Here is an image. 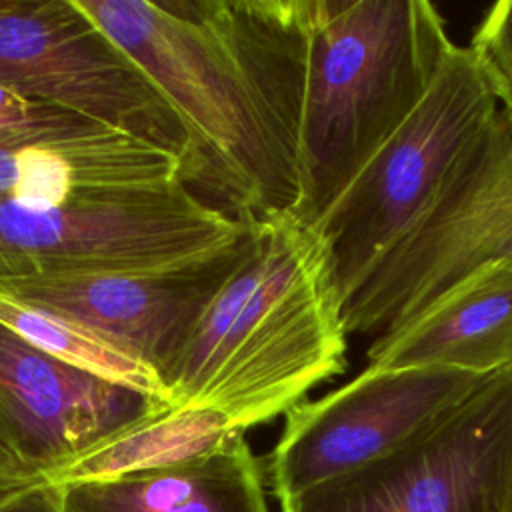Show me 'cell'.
<instances>
[{"label": "cell", "mask_w": 512, "mask_h": 512, "mask_svg": "<svg viewBox=\"0 0 512 512\" xmlns=\"http://www.w3.org/2000/svg\"><path fill=\"white\" fill-rule=\"evenodd\" d=\"M190 140L186 186L232 218L292 214L306 0H76Z\"/></svg>", "instance_id": "6da1fadb"}, {"label": "cell", "mask_w": 512, "mask_h": 512, "mask_svg": "<svg viewBox=\"0 0 512 512\" xmlns=\"http://www.w3.org/2000/svg\"><path fill=\"white\" fill-rule=\"evenodd\" d=\"M244 226L230 272L162 376L170 408H212L240 432L342 374L348 348L318 232L292 214Z\"/></svg>", "instance_id": "7a4b0ae2"}, {"label": "cell", "mask_w": 512, "mask_h": 512, "mask_svg": "<svg viewBox=\"0 0 512 512\" xmlns=\"http://www.w3.org/2000/svg\"><path fill=\"white\" fill-rule=\"evenodd\" d=\"M450 44L428 0H306L298 222L312 226L418 106Z\"/></svg>", "instance_id": "3957f363"}, {"label": "cell", "mask_w": 512, "mask_h": 512, "mask_svg": "<svg viewBox=\"0 0 512 512\" xmlns=\"http://www.w3.org/2000/svg\"><path fill=\"white\" fill-rule=\"evenodd\" d=\"M244 230L182 182L54 206L0 200V280L186 268L234 250Z\"/></svg>", "instance_id": "277c9868"}, {"label": "cell", "mask_w": 512, "mask_h": 512, "mask_svg": "<svg viewBox=\"0 0 512 512\" xmlns=\"http://www.w3.org/2000/svg\"><path fill=\"white\" fill-rule=\"evenodd\" d=\"M494 260L512 262V120L500 110L344 294L346 332L376 338Z\"/></svg>", "instance_id": "5b68a950"}, {"label": "cell", "mask_w": 512, "mask_h": 512, "mask_svg": "<svg viewBox=\"0 0 512 512\" xmlns=\"http://www.w3.org/2000/svg\"><path fill=\"white\" fill-rule=\"evenodd\" d=\"M496 112V98L470 52L452 42L418 106L312 224L328 248L342 298Z\"/></svg>", "instance_id": "8992f818"}, {"label": "cell", "mask_w": 512, "mask_h": 512, "mask_svg": "<svg viewBox=\"0 0 512 512\" xmlns=\"http://www.w3.org/2000/svg\"><path fill=\"white\" fill-rule=\"evenodd\" d=\"M512 364L400 448L280 502V512H506Z\"/></svg>", "instance_id": "52a82bcc"}, {"label": "cell", "mask_w": 512, "mask_h": 512, "mask_svg": "<svg viewBox=\"0 0 512 512\" xmlns=\"http://www.w3.org/2000/svg\"><path fill=\"white\" fill-rule=\"evenodd\" d=\"M0 86L174 152L186 184V130L76 0H0Z\"/></svg>", "instance_id": "ba28073f"}, {"label": "cell", "mask_w": 512, "mask_h": 512, "mask_svg": "<svg viewBox=\"0 0 512 512\" xmlns=\"http://www.w3.org/2000/svg\"><path fill=\"white\" fill-rule=\"evenodd\" d=\"M488 376L368 364L328 394L300 400L284 414L268 456L274 498L284 502L400 448L460 406Z\"/></svg>", "instance_id": "9c48e42d"}, {"label": "cell", "mask_w": 512, "mask_h": 512, "mask_svg": "<svg viewBox=\"0 0 512 512\" xmlns=\"http://www.w3.org/2000/svg\"><path fill=\"white\" fill-rule=\"evenodd\" d=\"M168 408L62 364L0 324V452L26 474L44 478Z\"/></svg>", "instance_id": "30bf717a"}, {"label": "cell", "mask_w": 512, "mask_h": 512, "mask_svg": "<svg viewBox=\"0 0 512 512\" xmlns=\"http://www.w3.org/2000/svg\"><path fill=\"white\" fill-rule=\"evenodd\" d=\"M238 246L210 262L174 270L10 278L0 280V292L104 334L162 378L230 272Z\"/></svg>", "instance_id": "8fae6325"}, {"label": "cell", "mask_w": 512, "mask_h": 512, "mask_svg": "<svg viewBox=\"0 0 512 512\" xmlns=\"http://www.w3.org/2000/svg\"><path fill=\"white\" fill-rule=\"evenodd\" d=\"M178 182L184 184V164L174 152L100 122L0 142V200L24 206H54Z\"/></svg>", "instance_id": "7c38bea8"}, {"label": "cell", "mask_w": 512, "mask_h": 512, "mask_svg": "<svg viewBox=\"0 0 512 512\" xmlns=\"http://www.w3.org/2000/svg\"><path fill=\"white\" fill-rule=\"evenodd\" d=\"M370 366L494 374L512 364V262H486L400 326L378 334Z\"/></svg>", "instance_id": "4fadbf2b"}, {"label": "cell", "mask_w": 512, "mask_h": 512, "mask_svg": "<svg viewBox=\"0 0 512 512\" xmlns=\"http://www.w3.org/2000/svg\"><path fill=\"white\" fill-rule=\"evenodd\" d=\"M62 496L64 512H270L244 432L172 466L64 484Z\"/></svg>", "instance_id": "5bb4252c"}, {"label": "cell", "mask_w": 512, "mask_h": 512, "mask_svg": "<svg viewBox=\"0 0 512 512\" xmlns=\"http://www.w3.org/2000/svg\"><path fill=\"white\" fill-rule=\"evenodd\" d=\"M236 432L212 408H168L128 424L44 480L64 486L164 468L206 454Z\"/></svg>", "instance_id": "9a60e30c"}, {"label": "cell", "mask_w": 512, "mask_h": 512, "mask_svg": "<svg viewBox=\"0 0 512 512\" xmlns=\"http://www.w3.org/2000/svg\"><path fill=\"white\" fill-rule=\"evenodd\" d=\"M0 324L62 364L170 406L166 386L148 362L84 324L2 292Z\"/></svg>", "instance_id": "2e32d148"}, {"label": "cell", "mask_w": 512, "mask_h": 512, "mask_svg": "<svg viewBox=\"0 0 512 512\" xmlns=\"http://www.w3.org/2000/svg\"><path fill=\"white\" fill-rule=\"evenodd\" d=\"M466 50L498 110L512 120V0H500L484 12Z\"/></svg>", "instance_id": "e0dca14e"}, {"label": "cell", "mask_w": 512, "mask_h": 512, "mask_svg": "<svg viewBox=\"0 0 512 512\" xmlns=\"http://www.w3.org/2000/svg\"><path fill=\"white\" fill-rule=\"evenodd\" d=\"M0 512H64L62 486L44 478L0 492Z\"/></svg>", "instance_id": "ac0fdd59"}, {"label": "cell", "mask_w": 512, "mask_h": 512, "mask_svg": "<svg viewBox=\"0 0 512 512\" xmlns=\"http://www.w3.org/2000/svg\"><path fill=\"white\" fill-rule=\"evenodd\" d=\"M34 480H40V478H34L30 474H26L16 462H12L6 454L0 452V492L22 486V484H28V482H34Z\"/></svg>", "instance_id": "d6986e66"}, {"label": "cell", "mask_w": 512, "mask_h": 512, "mask_svg": "<svg viewBox=\"0 0 512 512\" xmlns=\"http://www.w3.org/2000/svg\"><path fill=\"white\" fill-rule=\"evenodd\" d=\"M506 512H512V486H510V496H508V506H506Z\"/></svg>", "instance_id": "ffe728a7"}]
</instances>
